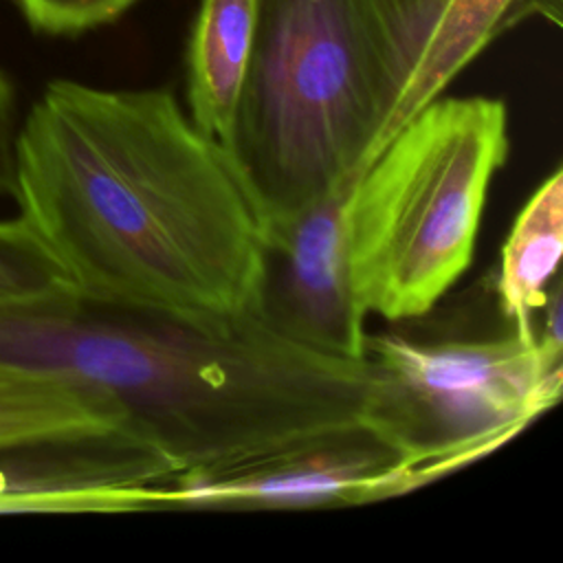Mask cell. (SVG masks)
Here are the masks:
<instances>
[{"instance_id":"8992f818","label":"cell","mask_w":563,"mask_h":563,"mask_svg":"<svg viewBox=\"0 0 563 563\" xmlns=\"http://www.w3.org/2000/svg\"><path fill=\"white\" fill-rule=\"evenodd\" d=\"M361 172L268 231L257 308L277 334L350 361L367 356L365 312L354 299L345 260V209Z\"/></svg>"},{"instance_id":"52a82bcc","label":"cell","mask_w":563,"mask_h":563,"mask_svg":"<svg viewBox=\"0 0 563 563\" xmlns=\"http://www.w3.org/2000/svg\"><path fill=\"white\" fill-rule=\"evenodd\" d=\"M409 490L396 453L365 433L224 471L176 475L154 486V506L295 510L367 504Z\"/></svg>"},{"instance_id":"2e32d148","label":"cell","mask_w":563,"mask_h":563,"mask_svg":"<svg viewBox=\"0 0 563 563\" xmlns=\"http://www.w3.org/2000/svg\"><path fill=\"white\" fill-rule=\"evenodd\" d=\"M405 4L413 18V24H416L420 42H422V35L427 33L431 20L435 18V13L444 4V0H405ZM420 42H418V46H420Z\"/></svg>"},{"instance_id":"4fadbf2b","label":"cell","mask_w":563,"mask_h":563,"mask_svg":"<svg viewBox=\"0 0 563 563\" xmlns=\"http://www.w3.org/2000/svg\"><path fill=\"white\" fill-rule=\"evenodd\" d=\"M81 299L66 273L18 216L0 220V310L55 308Z\"/></svg>"},{"instance_id":"8fae6325","label":"cell","mask_w":563,"mask_h":563,"mask_svg":"<svg viewBox=\"0 0 563 563\" xmlns=\"http://www.w3.org/2000/svg\"><path fill=\"white\" fill-rule=\"evenodd\" d=\"M106 433L136 435L99 394L59 376L0 361V453Z\"/></svg>"},{"instance_id":"3957f363","label":"cell","mask_w":563,"mask_h":563,"mask_svg":"<svg viewBox=\"0 0 563 563\" xmlns=\"http://www.w3.org/2000/svg\"><path fill=\"white\" fill-rule=\"evenodd\" d=\"M418 42L405 0H260L231 152L266 235L378 154Z\"/></svg>"},{"instance_id":"7a4b0ae2","label":"cell","mask_w":563,"mask_h":563,"mask_svg":"<svg viewBox=\"0 0 563 563\" xmlns=\"http://www.w3.org/2000/svg\"><path fill=\"white\" fill-rule=\"evenodd\" d=\"M0 361L106 398L176 475L374 435L383 369L303 347L257 314L194 319L77 299L0 310Z\"/></svg>"},{"instance_id":"9a60e30c","label":"cell","mask_w":563,"mask_h":563,"mask_svg":"<svg viewBox=\"0 0 563 563\" xmlns=\"http://www.w3.org/2000/svg\"><path fill=\"white\" fill-rule=\"evenodd\" d=\"M15 139H18V106L15 90L9 77L0 70V196L15 191Z\"/></svg>"},{"instance_id":"277c9868","label":"cell","mask_w":563,"mask_h":563,"mask_svg":"<svg viewBox=\"0 0 563 563\" xmlns=\"http://www.w3.org/2000/svg\"><path fill=\"white\" fill-rule=\"evenodd\" d=\"M508 143L501 99L438 97L365 165L345 209L347 275L365 317H422L462 277Z\"/></svg>"},{"instance_id":"6da1fadb","label":"cell","mask_w":563,"mask_h":563,"mask_svg":"<svg viewBox=\"0 0 563 563\" xmlns=\"http://www.w3.org/2000/svg\"><path fill=\"white\" fill-rule=\"evenodd\" d=\"M13 198L86 301L257 314L262 209L233 152L167 88L51 81L18 128Z\"/></svg>"},{"instance_id":"9c48e42d","label":"cell","mask_w":563,"mask_h":563,"mask_svg":"<svg viewBox=\"0 0 563 563\" xmlns=\"http://www.w3.org/2000/svg\"><path fill=\"white\" fill-rule=\"evenodd\" d=\"M559 22V0H444L416 51L413 64L385 123L380 150L506 29L530 13ZM378 150V152H380Z\"/></svg>"},{"instance_id":"ba28073f","label":"cell","mask_w":563,"mask_h":563,"mask_svg":"<svg viewBox=\"0 0 563 563\" xmlns=\"http://www.w3.org/2000/svg\"><path fill=\"white\" fill-rule=\"evenodd\" d=\"M176 468L130 433H106L0 453V515L136 512Z\"/></svg>"},{"instance_id":"5bb4252c","label":"cell","mask_w":563,"mask_h":563,"mask_svg":"<svg viewBox=\"0 0 563 563\" xmlns=\"http://www.w3.org/2000/svg\"><path fill=\"white\" fill-rule=\"evenodd\" d=\"M136 0H18L29 24L48 35H79L114 22Z\"/></svg>"},{"instance_id":"5b68a950","label":"cell","mask_w":563,"mask_h":563,"mask_svg":"<svg viewBox=\"0 0 563 563\" xmlns=\"http://www.w3.org/2000/svg\"><path fill=\"white\" fill-rule=\"evenodd\" d=\"M385 383L374 433L411 490L479 460L556 405L563 345L510 328L501 336L413 341L367 334Z\"/></svg>"},{"instance_id":"30bf717a","label":"cell","mask_w":563,"mask_h":563,"mask_svg":"<svg viewBox=\"0 0 563 563\" xmlns=\"http://www.w3.org/2000/svg\"><path fill=\"white\" fill-rule=\"evenodd\" d=\"M257 9L260 0H200L187 40V112L229 150L255 44Z\"/></svg>"},{"instance_id":"7c38bea8","label":"cell","mask_w":563,"mask_h":563,"mask_svg":"<svg viewBox=\"0 0 563 563\" xmlns=\"http://www.w3.org/2000/svg\"><path fill=\"white\" fill-rule=\"evenodd\" d=\"M563 251V172L556 167L528 198L501 249L497 299L504 319L521 334H537L534 312L543 308L559 277Z\"/></svg>"}]
</instances>
